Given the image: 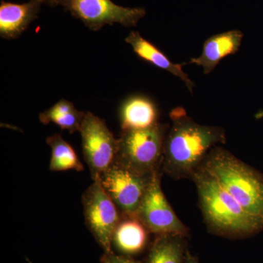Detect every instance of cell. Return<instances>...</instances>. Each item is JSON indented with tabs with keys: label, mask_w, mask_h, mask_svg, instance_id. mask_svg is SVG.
Listing matches in <instances>:
<instances>
[{
	"label": "cell",
	"mask_w": 263,
	"mask_h": 263,
	"mask_svg": "<svg viewBox=\"0 0 263 263\" xmlns=\"http://www.w3.org/2000/svg\"><path fill=\"white\" fill-rule=\"evenodd\" d=\"M159 111L152 99L143 95H133L124 100L119 110L123 131L138 130L158 124Z\"/></svg>",
	"instance_id": "7c38bea8"
},
{
	"label": "cell",
	"mask_w": 263,
	"mask_h": 263,
	"mask_svg": "<svg viewBox=\"0 0 263 263\" xmlns=\"http://www.w3.org/2000/svg\"><path fill=\"white\" fill-rule=\"evenodd\" d=\"M86 112L79 111L74 104L62 99L51 108L40 114L39 119L43 124L53 123L70 134L79 132Z\"/></svg>",
	"instance_id": "2e32d148"
},
{
	"label": "cell",
	"mask_w": 263,
	"mask_h": 263,
	"mask_svg": "<svg viewBox=\"0 0 263 263\" xmlns=\"http://www.w3.org/2000/svg\"><path fill=\"white\" fill-rule=\"evenodd\" d=\"M192 179L196 183L204 219L214 233L242 238L262 229V223L249 214L205 169L200 167Z\"/></svg>",
	"instance_id": "7a4b0ae2"
},
{
	"label": "cell",
	"mask_w": 263,
	"mask_h": 263,
	"mask_svg": "<svg viewBox=\"0 0 263 263\" xmlns=\"http://www.w3.org/2000/svg\"><path fill=\"white\" fill-rule=\"evenodd\" d=\"M83 154L93 181L115 162L119 141L105 121L86 112L80 130Z\"/></svg>",
	"instance_id": "ba28073f"
},
{
	"label": "cell",
	"mask_w": 263,
	"mask_h": 263,
	"mask_svg": "<svg viewBox=\"0 0 263 263\" xmlns=\"http://www.w3.org/2000/svg\"><path fill=\"white\" fill-rule=\"evenodd\" d=\"M167 124H158L138 130L123 131L115 162L143 174L162 169Z\"/></svg>",
	"instance_id": "277c9868"
},
{
	"label": "cell",
	"mask_w": 263,
	"mask_h": 263,
	"mask_svg": "<svg viewBox=\"0 0 263 263\" xmlns=\"http://www.w3.org/2000/svg\"><path fill=\"white\" fill-rule=\"evenodd\" d=\"M137 217L148 231L157 235H189L187 227L178 218L162 192L160 171L154 174Z\"/></svg>",
	"instance_id": "9c48e42d"
},
{
	"label": "cell",
	"mask_w": 263,
	"mask_h": 263,
	"mask_svg": "<svg viewBox=\"0 0 263 263\" xmlns=\"http://www.w3.org/2000/svg\"><path fill=\"white\" fill-rule=\"evenodd\" d=\"M102 263H143L132 258L129 256L118 255L113 251L105 252L101 258Z\"/></svg>",
	"instance_id": "ac0fdd59"
},
{
	"label": "cell",
	"mask_w": 263,
	"mask_h": 263,
	"mask_svg": "<svg viewBox=\"0 0 263 263\" xmlns=\"http://www.w3.org/2000/svg\"><path fill=\"white\" fill-rule=\"evenodd\" d=\"M82 204L86 226L105 252H111L114 232L122 214L104 190L100 177L83 194Z\"/></svg>",
	"instance_id": "5b68a950"
},
{
	"label": "cell",
	"mask_w": 263,
	"mask_h": 263,
	"mask_svg": "<svg viewBox=\"0 0 263 263\" xmlns=\"http://www.w3.org/2000/svg\"><path fill=\"white\" fill-rule=\"evenodd\" d=\"M148 232L138 217L122 215L114 232L113 245L123 255L139 254L147 245Z\"/></svg>",
	"instance_id": "5bb4252c"
},
{
	"label": "cell",
	"mask_w": 263,
	"mask_h": 263,
	"mask_svg": "<svg viewBox=\"0 0 263 263\" xmlns=\"http://www.w3.org/2000/svg\"><path fill=\"white\" fill-rule=\"evenodd\" d=\"M43 4L48 5L50 7L58 6V0H41Z\"/></svg>",
	"instance_id": "d6986e66"
},
{
	"label": "cell",
	"mask_w": 263,
	"mask_h": 263,
	"mask_svg": "<svg viewBox=\"0 0 263 263\" xmlns=\"http://www.w3.org/2000/svg\"><path fill=\"white\" fill-rule=\"evenodd\" d=\"M48 146L51 148V158L49 169L53 172L84 171V165L79 160L75 150L60 134H54L46 139Z\"/></svg>",
	"instance_id": "e0dca14e"
},
{
	"label": "cell",
	"mask_w": 263,
	"mask_h": 263,
	"mask_svg": "<svg viewBox=\"0 0 263 263\" xmlns=\"http://www.w3.org/2000/svg\"><path fill=\"white\" fill-rule=\"evenodd\" d=\"M201 167L263 224V175L218 146L211 151Z\"/></svg>",
	"instance_id": "3957f363"
},
{
	"label": "cell",
	"mask_w": 263,
	"mask_h": 263,
	"mask_svg": "<svg viewBox=\"0 0 263 263\" xmlns=\"http://www.w3.org/2000/svg\"><path fill=\"white\" fill-rule=\"evenodd\" d=\"M171 118L173 124L164 139L162 171L174 179H192L211 151L226 143V132L197 124L182 108L173 110Z\"/></svg>",
	"instance_id": "6da1fadb"
},
{
	"label": "cell",
	"mask_w": 263,
	"mask_h": 263,
	"mask_svg": "<svg viewBox=\"0 0 263 263\" xmlns=\"http://www.w3.org/2000/svg\"><path fill=\"white\" fill-rule=\"evenodd\" d=\"M184 263H198V262H197V259L195 257L187 252Z\"/></svg>",
	"instance_id": "ffe728a7"
},
{
	"label": "cell",
	"mask_w": 263,
	"mask_h": 263,
	"mask_svg": "<svg viewBox=\"0 0 263 263\" xmlns=\"http://www.w3.org/2000/svg\"><path fill=\"white\" fill-rule=\"evenodd\" d=\"M185 238L180 235H157L146 263H184Z\"/></svg>",
	"instance_id": "9a60e30c"
},
{
	"label": "cell",
	"mask_w": 263,
	"mask_h": 263,
	"mask_svg": "<svg viewBox=\"0 0 263 263\" xmlns=\"http://www.w3.org/2000/svg\"><path fill=\"white\" fill-rule=\"evenodd\" d=\"M41 0H29L23 4L6 3L0 5V36L5 39H16L38 18Z\"/></svg>",
	"instance_id": "8fae6325"
},
{
	"label": "cell",
	"mask_w": 263,
	"mask_h": 263,
	"mask_svg": "<svg viewBox=\"0 0 263 263\" xmlns=\"http://www.w3.org/2000/svg\"><path fill=\"white\" fill-rule=\"evenodd\" d=\"M154 174H141L115 162L100 179L122 215L137 217Z\"/></svg>",
	"instance_id": "8992f818"
},
{
	"label": "cell",
	"mask_w": 263,
	"mask_h": 263,
	"mask_svg": "<svg viewBox=\"0 0 263 263\" xmlns=\"http://www.w3.org/2000/svg\"><path fill=\"white\" fill-rule=\"evenodd\" d=\"M243 34L238 29L214 34L204 43L200 56L192 58L187 64L202 67L204 75H209L226 57L238 51Z\"/></svg>",
	"instance_id": "30bf717a"
},
{
	"label": "cell",
	"mask_w": 263,
	"mask_h": 263,
	"mask_svg": "<svg viewBox=\"0 0 263 263\" xmlns=\"http://www.w3.org/2000/svg\"><path fill=\"white\" fill-rule=\"evenodd\" d=\"M125 41L130 45L133 51L140 58L179 78L184 83L190 92H193L195 83L190 79L186 72H183V64H176L171 62L163 52L136 31H132L126 37Z\"/></svg>",
	"instance_id": "4fadbf2b"
},
{
	"label": "cell",
	"mask_w": 263,
	"mask_h": 263,
	"mask_svg": "<svg viewBox=\"0 0 263 263\" xmlns=\"http://www.w3.org/2000/svg\"><path fill=\"white\" fill-rule=\"evenodd\" d=\"M58 5L70 12L72 16L80 19L92 31L100 30L107 24L136 27L146 13L144 8H124L111 0H58Z\"/></svg>",
	"instance_id": "52a82bcc"
}]
</instances>
